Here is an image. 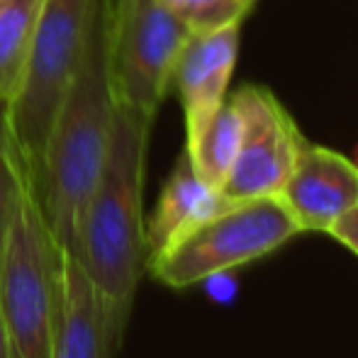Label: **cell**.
Returning <instances> with one entry per match:
<instances>
[{"mask_svg": "<svg viewBox=\"0 0 358 358\" xmlns=\"http://www.w3.org/2000/svg\"><path fill=\"white\" fill-rule=\"evenodd\" d=\"M113 0H98L83 57L49 129L32 190L42 215L64 251H73L110 149L115 93L110 78Z\"/></svg>", "mask_w": 358, "mask_h": 358, "instance_id": "obj_1", "label": "cell"}, {"mask_svg": "<svg viewBox=\"0 0 358 358\" xmlns=\"http://www.w3.org/2000/svg\"><path fill=\"white\" fill-rule=\"evenodd\" d=\"M154 122L117 105L110 149L71 254L108 305L120 331H127L146 271L144 178Z\"/></svg>", "mask_w": 358, "mask_h": 358, "instance_id": "obj_2", "label": "cell"}, {"mask_svg": "<svg viewBox=\"0 0 358 358\" xmlns=\"http://www.w3.org/2000/svg\"><path fill=\"white\" fill-rule=\"evenodd\" d=\"M57 244L32 185L22 190L0 251V315L13 358H52L59 317Z\"/></svg>", "mask_w": 358, "mask_h": 358, "instance_id": "obj_3", "label": "cell"}, {"mask_svg": "<svg viewBox=\"0 0 358 358\" xmlns=\"http://www.w3.org/2000/svg\"><path fill=\"white\" fill-rule=\"evenodd\" d=\"M95 8L98 0H44L22 78L13 100L5 105L10 134L32 183L49 129L83 57Z\"/></svg>", "mask_w": 358, "mask_h": 358, "instance_id": "obj_4", "label": "cell"}, {"mask_svg": "<svg viewBox=\"0 0 358 358\" xmlns=\"http://www.w3.org/2000/svg\"><path fill=\"white\" fill-rule=\"evenodd\" d=\"M300 227L280 198L229 203L146 264L171 290L200 285L278 251Z\"/></svg>", "mask_w": 358, "mask_h": 358, "instance_id": "obj_5", "label": "cell"}, {"mask_svg": "<svg viewBox=\"0 0 358 358\" xmlns=\"http://www.w3.org/2000/svg\"><path fill=\"white\" fill-rule=\"evenodd\" d=\"M188 37L190 29L156 0H142L127 13H113L110 78L115 103L156 122Z\"/></svg>", "mask_w": 358, "mask_h": 358, "instance_id": "obj_6", "label": "cell"}, {"mask_svg": "<svg viewBox=\"0 0 358 358\" xmlns=\"http://www.w3.org/2000/svg\"><path fill=\"white\" fill-rule=\"evenodd\" d=\"M241 115V142L220 193L227 203L278 198L305 134L266 85L249 83L229 95Z\"/></svg>", "mask_w": 358, "mask_h": 358, "instance_id": "obj_7", "label": "cell"}, {"mask_svg": "<svg viewBox=\"0 0 358 358\" xmlns=\"http://www.w3.org/2000/svg\"><path fill=\"white\" fill-rule=\"evenodd\" d=\"M278 198L300 231H329L341 215L358 205V164L305 139Z\"/></svg>", "mask_w": 358, "mask_h": 358, "instance_id": "obj_8", "label": "cell"}, {"mask_svg": "<svg viewBox=\"0 0 358 358\" xmlns=\"http://www.w3.org/2000/svg\"><path fill=\"white\" fill-rule=\"evenodd\" d=\"M241 24L215 29V32H190L180 59L176 64L173 85L178 88L185 115V146L203 134L217 110L224 105L227 88L239 57Z\"/></svg>", "mask_w": 358, "mask_h": 358, "instance_id": "obj_9", "label": "cell"}, {"mask_svg": "<svg viewBox=\"0 0 358 358\" xmlns=\"http://www.w3.org/2000/svg\"><path fill=\"white\" fill-rule=\"evenodd\" d=\"M124 334L115 327L103 295L80 261L62 249L59 317L52 358H117Z\"/></svg>", "mask_w": 358, "mask_h": 358, "instance_id": "obj_10", "label": "cell"}, {"mask_svg": "<svg viewBox=\"0 0 358 358\" xmlns=\"http://www.w3.org/2000/svg\"><path fill=\"white\" fill-rule=\"evenodd\" d=\"M227 205L229 203L222 198L220 190L200 178L183 149L161 190L154 215L146 222V251H149L146 264Z\"/></svg>", "mask_w": 358, "mask_h": 358, "instance_id": "obj_11", "label": "cell"}, {"mask_svg": "<svg viewBox=\"0 0 358 358\" xmlns=\"http://www.w3.org/2000/svg\"><path fill=\"white\" fill-rule=\"evenodd\" d=\"M44 0H8L0 8V108L13 100L22 78Z\"/></svg>", "mask_w": 358, "mask_h": 358, "instance_id": "obj_12", "label": "cell"}, {"mask_svg": "<svg viewBox=\"0 0 358 358\" xmlns=\"http://www.w3.org/2000/svg\"><path fill=\"white\" fill-rule=\"evenodd\" d=\"M241 142V115L229 98L224 100L210 124L203 129L198 139L185 146V154L190 156L198 176L208 185L220 190L222 183L229 176V169L236 159Z\"/></svg>", "mask_w": 358, "mask_h": 358, "instance_id": "obj_13", "label": "cell"}, {"mask_svg": "<svg viewBox=\"0 0 358 358\" xmlns=\"http://www.w3.org/2000/svg\"><path fill=\"white\" fill-rule=\"evenodd\" d=\"M176 15L193 34L241 24L259 0H156Z\"/></svg>", "mask_w": 358, "mask_h": 358, "instance_id": "obj_14", "label": "cell"}, {"mask_svg": "<svg viewBox=\"0 0 358 358\" xmlns=\"http://www.w3.org/2000/svg\"><path fill=\"white\" fill-rule=\"evenodd\" d=\"M27 185H32V178H29V171L13 134H10L5 108H0V251H3L17 200Z\"/></svg>", "mask_w": 358, "mask_h": 358, "instance_id": "obj_15", "label": "cell"}, {"mask_svg": "<svg viewBox=\"0 0 358 358\" xmlns=\"http://www.w3.org/2000/svg\"><path fill=\"white\" fill-rule=\"evenodd\" d=\"M327 234H331L336 241H341L346 249H351L358 256V205L341 215Z\"/></svg>", "mask_w": 358, "mask_h": 358, "instance_id": "obj_16", "label": "cell"}, {"mask_svg": "<svg viewBox=\"0 0 358 358\" xmlns=\"http://www.w3.org/2000/svg\"><path fill=\"white\" fill-rule=\"evenodd\" d=\"M0 358H13V351H10L8 331H5V324H3V315H0Z\"/></svg>", "mask_w": 358, "mask_h": 358, "instance_id": "obj_17", "label": "cell"}, {"mask_svg": "<svg viewBox=\"0 0 358 358\" xmlns=\"http://www.w3.org/2000/svg\"><path fill=\"white\" fill-rule=\"evenodd\" d=\"M137 3H142V0H113V13L115 15L127 13V10H132Z\"/></svg>", "mask_w": 358, "mask_h": 358, "instance_id": "obj_18", "label": "cell"}, {"mask_svg": "<svg viewBox=\"0 0 358 358\" xmlns=\"http://www.w3.org/2000/svg\"><path fill=\"white\" fill-rule=\"evenodd\" d=\"M5 3H8V0H0V8H3V5H5Z\"/></svg>", "mask_w": 358, "mask_h": 358, "instance_id": "obj_19", "label": "cell"}]
</instances>
